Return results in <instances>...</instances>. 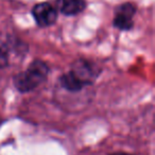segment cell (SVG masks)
<instances>
[{
  "instance_id": "3957f363",
  "label": "cell",
  "mask_w": 155,
  "mask_h": 155,
  "mask_svg": "<svg viewBox=\"0 0 155 155\" xmlns=\"http://www.w3.org/2000/svg\"><path fill=\"white\" fill-rule=\"evenodd\" d=\"M135 5L132 2H124L118 5L115 10L113 26L120 31H129L134 26V16L136 14Z\"/></svg>"
},
{
  "instance_id": "277c9868",
  "label": "cell",
  "mask_w": 155,
  "mask_h": 155,
  "mask_svg": "<svg viewBox=\"0 0 155 155\" xmlns=\"http://www.w3.org/2000/svg\"><path fill=\"white\" fill-rule=\"evenodd\" d=\"M32 15L39 27H50L58 20V10L49 2H41L33 7Z\"/></svg>"
},
{
  "instance_id": "5b68a950",
  "label": "cell",
  "mask_w": 155,
  "mask_h": 155,
  "mask_svg": "<svg viewBox=\"0 0 155 155\" xmlns=\"http://www.w3.org/2000/svg\"><path fill=\"white\" fill-rule=\"evenodd\" d=\"M55 9L66 16H74L86 9L85 0H56Z\"/></svg>"
},
{
  "instance_id": "6da1fadb",
  "label": "cell",
  "mask_w": 155,
  "mask_h": 155,
  "mask_svg": "<svg viewBox=\"0 0 155 155\" xmlns=\"http://www.w3.org/2000/svg\"><path fill=\"white\" fill-rule=\"evenodd\" d=\"M100 70L96 64L85 58H78L71 64L69 71L60 77V85L68 93H79L95 83Z\"/></svg>"
},
{
  "instance_id": "7a4b0ae2",
  "label": "cell",
  "mask_w": 155,
  "mask_h": 155,
  "mask_svg": "<svg viewBox=\"0 0 155 155\" xmlns=\"http://www.w3.org/2000/svg\"><path fill=\"white\" fill-rule=\"evenodd\" d=\"M49 75V67L44 61L34 60L26 70L14 77L13 83L19 93H29L46 82Z\"/></svg>"
},
{
  "instance_id": "52a82bcc",
  "label": "cell",
  "mask_w": 155,
  "mask_h": 155,
  "mask_svg": "<svg viewBox=\"0 0 155 155\" xmlns=\"http://www.w3.org/2000/svg\"><path fill=\"white\" fill-rule=\"evenodd\" d=\"M108 155H134V154H131V153H127V152H114Z\"/></svg>"
},
{
  "instance_id": "8992f818",
  "label": "cell",
  "mask_w": 155,
  "mask_h": 155,
  "mask_svg": "<svg viewBox=\"0 0 155 155\" xmlns=\"http://www.w3.org/2000/svg\"><path fill=\"white\" fill-rule=\"evenodd\" d=\"M9 65V53L7 50L0 47V69H3Z\"/></svg>"
}]
</instances>
